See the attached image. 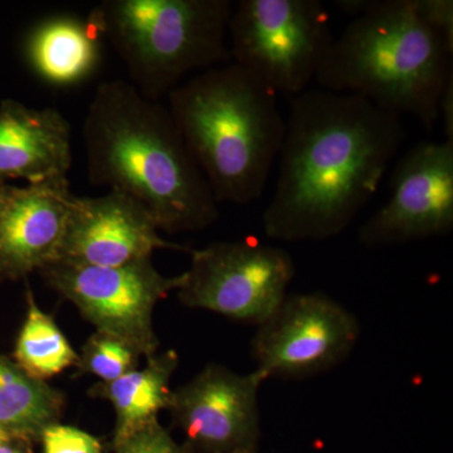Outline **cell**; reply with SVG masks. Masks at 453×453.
Segmentation results:
<instances>
[{
    "label": "cell",
    "mask_w": 453,
    "mask_h": 453,
    "mask_svg": "<svg viewBox=\"0 0 453 453\" xmlns=\"http://www.w3.org/2000/svg\"><path fill=\"white\" fill-rule=\"evenodd\" d=\"M14 360L27 375L41 381H47L79 363V353L55 319L38 306L31 290L27 292V315L17 338Z\"/></svg>",
    "instance_id": "ac0fdd59"
},
{
    "label": "cell",
    "mask_w": 453,
    "mask_h": 453,
    "mask_svg": "<svg viewBox=\"0 0 453 453\" xmlns=\"http://www.w3.org/2000/svg\"><path fill=\"white\" fill-rule=\"evenodd\" d=\"M189 255L180 303L257 326L288 296L295 275L290 253L251 240L214 242Z\"/></svg>",
    "instance_id": "ba28073f"
},
{
    "label": "cell",
    "mask_w": 453,
    "mask_h": 453,
    "mask_svg": "<svg viewBox=\"0 0 453 453\" xmlns=\"http://www.w3.org/2000/svg\"><path fill=\"white\" fill-rule=\"evenodd\" d=\"M453 52L414 0H371L334 40L316 76L320 88L356 95L384 111L412 116L427 131L453 77Z\"/></svg>",
    "instance_id": "277c9868"
},
{
    "label": "cell",
    "mask_w": 453,
    "mask_h": 453,
    "mask_svg": "<svg viewBox=\"0 0 453 453\" xmlns=\"http://www.w3.org/2000/svg\"><path fill=\"white\" fill-rule=\"evenodd\" d=\"M423 20L442 38L453 52V2L452 0H414Z\"/></svg>",
    "instance_id": "7402d4cb"
},
{
    "label": "cell",
    "mask_w": 453,
    "mask_h": 453,
    "mask_svg": "<svg viewBox=\"0 0 453 453\" xmlns=\"http://www.w3.org/2000/svg\"><path fill=\"white\" fill-rule=\"evenodd\" d=\"M40 273L96 332L127 342L144 357L155 356L159 349L154 329L155 308L170 292L178 291L186 280L184 273L162 275L151 258L116 267L55 261Z\"/></svg>",
    "instance_id": "52a82bcc"
},
{
    "label": "cell",
    "mask_w": 453,
    "mask_h": 453,
    "mask_svg": "<svg viewBox=\"0 0 453 453\" xmlns=\"http://www.w3.org/2000/svg\"><path fill=\"white\" fill-rule=\"evenodd\" d=\"M101 38L88 17L50 16L27 35L26 61L32 73L50 88H74L96 73L101 62Z\"/></svg>",
    "instance_id": "9a60e30c"
},
{
    "label": "cell",
    "mask_w": 453,
    "mask_h": 453,
    "mask_svg": "<svg viewBox=\"0 0 453 453\" xmlns=\"http://www.w3.org/2000/svg\"><path fill=\"white\" fill-rule=\"evenodd\" d=\"M440 120L443 124L445 140L453 142V77L446 83L440 100Z\"/></svg>",
    "instance_id": "603a6c76"
},
{
    "label": "cell",
    "mask_w": 453,
    "mask_h": 453,
    "mask_svg": "<svg viewBox=\"0 0 453 453\" xmlns=\"http://www.w3.org/2000/svg\"><path fill=\"white\" fill-rule=\"evenodd\" d=\"M359 334L356 316L327 295H288L253 336L256 372L267 380L330 371L347 359Z\"/></svg>",
    "instance_id": "9c48e42d"
},
{
    "label": "cell",
    "mask_w": 453,
    "mask_h": 453,
    "mask_svg": "<svg viewBox=\"0 0 453 453\" xmlns=\"http://www.w3.org/2000/svg\"><path fill=\"white\" fill-rule=\"evenodd\" d=\"M178 365L177 351L157 353L146 357L144 368L134 369L109 383L100 381L89 388L88 395L92 398L109 402L115 410L112 446L157 419L162 411H168L173 393L170 381Z\"/></svg>",
    "instance_id": "2e32d148"
},
{
    "label": "cell",
    "mask_w": 453,
    "mask_h": 453,
    "mask_svg": "<svg viewBox=\"0 0 453 453\" xmlns=\"http://www.w3.org/2000/svg\"><path fill=\"white\" fill-rule=\"evenodd\" d=\"M0 453H27L22 451V449H17V447L12 446V443L9 445H4L0 447Z\"/></svg>",
    "instance_id": "484cf974"
},
{
    "label": "cell",
    "mask_w": 453,
    "mask_h": 453,
    "mask_svg": "<svg viewBox=\"0 0 453 453\" xmlns=\"http://www.w3.org/2000/svg\"><path fill=\"white\" fill-rule=\"evenodd\" d=\"M453 228V142H421L396 163L389 198L359 232L366 247L449 234Z\"/></svg>",
    "instance_id": "30bf717a"
},
{
    "label": "cell",
    "mask_w": 453,
    "mask_h": 453,
    "mask_svg": "<svg viewBox=\"0 0 453 453\" xmlns=\"http://www.w3.org/2000/svg\"><path fill=\"white\" fill-rule=\"evenodd\" d=\"M65 395L47 381L33 380L0 357V426L22 441H40L44 429L59 422Z\"/></svg>",
    "instance_id": "e0dca14e"
},
{
    "label": "cell",
    "mask_w": 453,
    "mask_h": 453,
    "mask_svg": "<svg viewBox=\"0 0 453 453\" xmlns=\"http://www.w3.org/2000/svg\"><path fill=\"white\" fill-rule=\"evenodd\" d=\"M404 138L401 116L356 95L318 88L292 97L265 234L303 242L344 232L380 189Z\"/></svg>",
    "instance_id": "6da1fadb"
},
{
    "label": "cell",
    "mask_w": 453,
    "mask_h": 453,
    "mask_svg": "<svg viewBox=\"0 0 453 453\" xmlns=\"http://www.w3.org/2000/svg\"><path fill=\"white\" fill-rule=\"evenodd\" d=\"M40 441L43 453H104L98 438L59 422L44 429Z\"/></svg>",
    "instance_id": "ffe728a7"
},
{
    "label": "cell",
    "mask_w": 453,
    "mask_h": 453,
    "mask_svg": "<svg viewBox=\"0 0 453 453\" xmlns=\"http://www.w3.org/2000/svg\"><path fill=\"white\" fill-rule=\"evenodd\" d=\"M115 453H187L157 419L149 422L113 445Z\"/></svg>",
    "instance_id": "44dd1931"
},
{
    "label": "cell",
    "mask_w": 453,
    "mask_h": 453,
    "mask_svg": "<svg viewBox=\"0 0 453 453\" xmlns=\"http://www.w3.org/2000/svg\"><path fill=\"white\" fill-rule=\"evenodd\" d=\"M264 381L256 371L238 374L213 363L173 390L168 411L183 434L184 451L257 453Z\"/></svg>",
    "instance_id": "8fae6325"
},
{
    "label": "cell",
    "mask_w": 453,
    "mask_h": 453,
    "mask_svg": "<svg viewBox=\"0 0 453 453\" xmlns=\"http://www.w3.org/2000/svg\"><path fill=\"white\" fill-rule=\"evenodd\" d=\"M157 250L192 252L164 240L144 205L124 193L74 196L57 261L85 266L116 267L151 258Z\"/></svg>",
    "instance_id": "7c38bea8"
},
{
    "label": "cell",
    "mask_w": 453,
    "mask_h": 453,
    "mask_svg": "<svg viewBox=\"0 0 453 453\" xmlns=\"http://www.w3.org/2000/svg\"><path fill=\"white\" fill-rule=\"evenodd\" d=\"M13 440V436H12V434H9L7 429L0 426V447L9 445V443H12V441Z\"/></svg>",
    "instance_id": "d4e9b609"
},
{
    "label": "cell",
    "mask_w": 453,
    "mask_h": 453,
    "mask_svg": "<svg viewBox=\"0 0 453 453\" xmlns=\"http://www.w3.org/2000/svg\"><path fill=\"white\" fill-rule=\"evenodd\" d=\"M12 189H13V187L9 186V184H0V217H2L3 211L7 205Z\"/></svg>",
    "instance_id": "cb8c5ba5"
},
{
    "label": "cell",
    "mask_w": 453,
    "mask_h": 453,
    "mask_svg": "<svg viewBox=\"0 0 453 453\" xmlns=\"http://www.w3.org/2000/svg\"><path fill=\"white\" fill-rule=\"evenodd\" d=\"M333 42L320 0H240L229 18L231 62L276 95L305 92Z\"/></svg>",
    "instance_id": "8992f818"
},
{
    "label": "cell",
    "mask_w": 453,
    "mask_h": 453,
    "mask_svg": "<svg viewBox=\"0 0 453 453\" xmlns=\"http://www.w3.org/2000/svg\"><path fill=\"white\" fill-rule=\"evenodd\" d=\"M229 0H105L88 16L151 101L189 74L231 62Z\"/></svg>",
    "instance_id": "5b68a950"
},
{
    "label": "cell",
    "mask_w": 453,
    "mask_h": 453,
    "mask_svg": "<svg viewBox=\"0 0 453 453\" xmlns=\"http://www.w3.org/2000/svg\"><path fill=\"white\" fill-rule=\"evenodd\" d=\"M166 107L219 204L261 198L286 129L275 92L228 62L173 89Z\"/></svg>",
    "instance_id": "3957f363"
},
{
    "label": "cell",
    "mask_w": 453,
    "mask_h": 453,
    "mask_svg": "<svg viewBox=\"0 0 453 453\" xmlns=\"http://www.w3.org/2000/svg\"><path fill=\"white\" fill-rule=\"evenodd\" d=\"M89 183L144 205L165 234L202 231L219 217L168 107L115 80L98 85L82 125Z\"/></svg>",
    "instance_id": "7a4b0ae2"
},
{
    "label": "cell",
    "mask_w": 453,
    "mask_h": 453,
    "mask_svg": "<svg viewBox=\"0 0 453 453\" xmlns=\"http://www.w3.org/2000/svg\"><path fill=\"white\" fill-rule=\"evenodd\" d=\"M71 166V125L58 110L12 98L0 103V184L65 178Z\"/></svg>",
    "instance_id": "5bb4252c"
},
{
    "label": "cell",
    "mask_w": 453,
    "mask_h": 453,
    "mask_svg": "<svg viewBox=\"0 0 453 453\" xmlns=\"http://www.w3.org/2000/svg\"><path fill=\"white\" fill-rule=\"evenodd\" d=\"M140 357L127 342L96 332L83 345L76 368L79 374L95 375L109 383L138 368Z\"/></svg>",
    "instance_id": "d6986e66"
},
{
    "label": "cell",
    "mask_w": 453,
    "mask_h": 453,
    "mask_svg": "<svg viewBox=\"0 0 453 453\" xmlns=\"http://www.w3.org/2000/svg\"><path fill=\"white\" fill-rule=\"evenodd\" d=\"M73 196L67 177L13 187L0 217V273L23 277L57 261Z\"/></svg>",
    "instance_id": "4fadbf2b"
}]
</instances>
